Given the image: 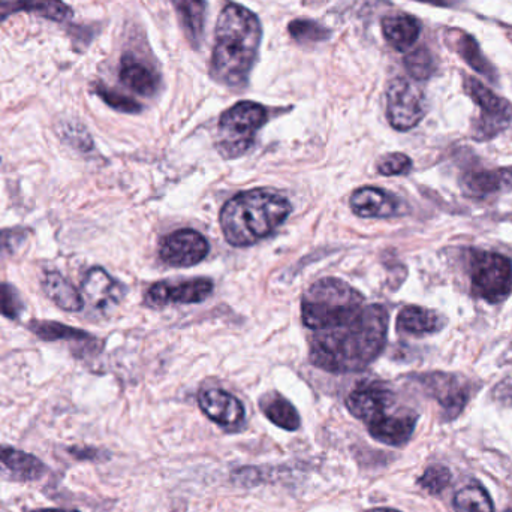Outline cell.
<instances>
[{"label": "cell", "mask_w": 512, "mask_h": 512, "mask_svg": "<svg viewBox=\"0 0 512 512\" xmlns=\"http://www.w3.org/2000/svg\"><path fill=\"white\" fill-rule=\"evenodd\" d=\"M388 319L387 309L381 304L364 306L346 324L310 337V361L325 372H361L384 351Z\"/></svg>", "instance_id": "cell-1"}, {"label": "cell", "mask_w": 512, "mask_h": 512, "mask_svg": "<svg viewBox=\"0 0 512 512\" xmlns=\"http://www.w3.org/2000/svg\"><path fill=\"white\" fill-rule=\"evenodd\" d=\"M262 27L251 9L230 2L224 6L216 26L210 74L231 89L246 86L261 44Z\"/></svg>", "instance_id": "cell-2"}, {"label": "cell", "mask_w": 512, "mask_h": 512, "mask_svg": "<svg viewBox=\"0 0 512 512\" xmlns=\"http://www.w3.org/2000/svg\"><path fill=\"white\" fill-rule=\"evenodd\" d=\"M291 210V203L282 195L254 189L227 201L219 222L231 246L246 248L267 239L291 215Z\"/></svg>", "instance_id": "cell-3"}, {"label": "cell", "mask_w": 512, "mask_h": 512, "mask_svg": "<svg viewBox=\"0 0 512 512\" xmlns=\"http://www.w3.org/2000/svg\"><path fill=\"white\" fill-rule=\"evenodd\" d=\"M346 406L382 444L402 447L414 435L418 415L400 406L396 394L384 382H360L349 393Z\"/></svg>", "instance_id": "cell-4"}, {"label": "cell", "mask_w": 512, "mask_h": 512, "mask_svg": "<svg viewBox=\"0 0 512 512\" xmlns=\"http://www.w3.org/2000/svg\"><path fill=\"white\" fill-rule=\"evenodd\" d=\"M364 307V297L334 277L313 283L301 300V319L310 330L322 331L351 321Z\"/></svg>", "instance_id": "cell-5"}, {"label": "cell", "mask_w": 512, "mask_h": 512, "mask_svg": "<svg viewBox=\"0 0 512 512\" xmlns=\"http://www.w3.org/2000/svg\"><path fill=\"white\" fill-rule=\"evenodd\" d=\"M268 111L264 105L243 101L228 108L218 128V149L225 159L245 155L254 146L256 132L267 123Z\"/></svg>", "instance_id": "cell-6"}, {"label": "cell", "mask_w": 512, "mask_h": 512, "mask_svg": "<svg viewBox=\"0 0 512 512\" xmlns=\"http://www.w3.org/2000/svg\"><path fill=\"white\" fill-rule=\"evenodd\" d=\"M472 291L487 303L498 304L512 291V262L495 252L474 251L471 256Z\"/></svg>", "instance_id": "cell-7"}, {"label": "cell", "mask_w": 512, "mask_h": 512, "mask_svg": "<svg viewBox=\"0 0 512 512\" xmlns=\"http://www.w3.org/2000/svg\"><path fill=\"white\" fill-rule=\"evenodd\" d=\"M463 87L469 98L480 107L481 114L474 125V135L477 141L492 140L510 126L512 122V104L501 98L495 92L484 86L474 77L463 78Z\"/></svg>", "instance_id": "cell-8"}, {"label": "cell", "mask_w": 512, "mask_h": 512, "mask_svg": "<svg viewBox=\"0 0 512 512\" xmlns=\"http://www.w3.org/2000/svg\"><path fill=\"white\" fill-rule=\"evenodd\" d=\"M426 116V98L417 84L406 78L391 81L387 90V117L396 131L406 132L420 125Z\"/></svg>", "instance_id": "cell-9"}, {"label": "cell", "mask_w": 512, "mask_h": 512, "mask_svg": "<svg viewBox=\"0 0 512 512\" xmlns=\"http://www.w3.org/2000/svg\"><path fill=\"white\" fill-rule=\"evenodd\" d=\"M417 381L441 405L448 420H454L462 414L474 391L468 379L453 373H426L418 376Z\"/></svg>", "instance_id": "cell-10"}, {"label": "cell", "mask_w": 512, "mask_h": 512, "mask_svg": "<svg viewBox=\"0 0 512 512\" xmlns=\"http://www.w3.org/2000/svg\"><path fill=\"white\" fill-rule=\"evenodd\" d=\"M209 251V242L203 234L195 230H179L162 239L159 256L170 267H192L200 264Z\"/></svg>", "instance_id": "cell-11"}, {"label": "cell", "mask_w": 512, "mask_h": 512, "mask_svg": "<svg viewBox=\"0 0 512 512\" xmlns=\"http://www.w3.org/2000/svg\"><path fill=\"white\" fill-rule=\"evenodd\" d=\"M213 282L206 277L182 280V282H158L150 286L146 304L150 307H165L170 304H195L209 298Z\"/></svg>", "instance_id": "cell-12"}, {"label": "cell", "mask_w": 512, "mask_h": 512, "mask_svg": "<svg viewBox=\"0 0 512 512\" xmlns=\"http://www.w3.org/2000/svg\"><path fill=\"white\" fill-rule=\"evenodd\" d=\"M201 411L225 429H237L245 421V408L233 394L219 388H207L198 396Z\"/></svg>", "instance_id": "cell-13"}, {"label": "cell", "mask_w": 512, "mask_h": 512, "mask_svg": "<svg viewBox=\"0 0 512 512\" xmlns=\"http://www.w3.org/2000/svg\"><path fill=\"white\" fill-rule=\"evenodd\" d=\"M351 207L358 218L387 219L399 213V201L394 195L372 186L357 189L352 194Z\"/></svg>", "instance_id": "cell-14"}, {"label": "cell", "mask_w": 512, "mask_h": 512, "mask_svg": "<svg viewBox=\"0 0 512 512\" xmlns=\"http://www.w3.org/2000/svg\"><path fill=\"white\" fill-rule=\"evenodd\" d=\"M81 288L86 300L95 309L101 310L120 303L125 294L123 286L101 267H93L87 271Z\"/></svg>", "instance_id": "cell-15"}, {"label": "cell", "mask_w": 512, "mask_h": 512, "mask_svg": "<svg viewBox=\"0 0 512 512\" xmlns=\"http://www.w3.org/2000/svg\"><path fill=\"white\" fill-rule=\"evenodd\" d=\"M45 466L38 457L11 447H0V475L12 481H35L44 475Z\"/></svg>", "instance_id": "cell-16"}, {"label": "cell", "mask_w": 512, "mask_h": 512, "mask_svg": "<svg viewBox=\"0 0 512 512\" xmlns=\"http://www.w3.org/2000/svg\"><path fill=\"white\" fill-rule=\"evenodd\" d=\"M447 42L474 71L486 77L487 80L498 83V72H496L495 66L484 56L474 36L462 32V30L448 29Z\"/></svg>", "instance_id": "cell-17"}, {"label": "cell", "mask_w": 512, "mask_h": 512, "mask_svg": "<svg viewBox=\"0 0 512 512\" xmlns=\"http://www.w3.org/2000/svg\"><path fill=\"white\" fill-rule=\"evenodd\" d=\"M120 81L132 92L141 96H153L159 90L161 78L158 72L153 71L149 65L138 60L132 54L123 56L120 65Z\"/></svg>", "instance_id": "cell-18"}, {"label": "cell", "mask_w": 512, "mask_h": 512, "mask_svg": "<svg viewBox=\"0 0 512 512\" xmlns=\"http://www.w3.org/2000/svg\"><path fill=\"white\" fill-rule=\"evenodd\" d=\"M447 321L435 310L420 306H406L397 316V330L411 336L435 334L445 327Z\"/></svg>", "instance_id": "cell-19"}, {"label": "cell", "mask_w": 512, "mask_h": 512, "mask_svg": "<svg viewBox=\"0 0 512 512\" xmlns=\"http://www.w3.org/2000/svg\"><path fill=\"white\" fill-rule=\"evenodd\" d=\"M18 12H32L54 21L66 20L72 15L62 0H0V21Z\"/></svg>", "instance_id": "cell-20"}, {"label": "cell", "mask_w": 512, "mask_h": 512, "mask_svg": "<svg viewBox=\"0 0 512 512\" xmlns=\"http://www.w3.org/2000/svg\"><path fill=\"white\" fill-rule=\"evenodd\" d=\"M382 33L391 47L406 51L420 38L421 24L412 15H388L382 20Z\"/></svg>", "instance_id": "cell-21"}, {"label": "cell", "mask_w": 512, "mask_h": 512, "mask_svg": "<svg viewBox=\"0 0 512 512\" xmlns=\"http://www.w3.org/2000/svg\"><path fill=\"white\" fill-rule=\"evenodd\" d=\"M171 3L176 8L186 38L195 48H200L206 29V0H171Z\"/></svg>", "instance_id": "cell-22"}, {"label": "cell", "mask_w": 512, "mask_h": 512, "mask_svg": "<svg viewBox=\"0 0 512 512\" xmlns=\"http://www.w3.org/2000/svg\"><path fill=\"white\" fill-rule=\"evenodd\" d=\"M259 408L274 426L288 430V432L300 429L301 420L297 409L282 394L276 393V391L264 394L259 400Z\"/></svg>", "instance_id": "cell-23"}, {"label": "cell", "mask_w": 512, "mask_h": 512, "mask_svg": "<svg viewBox=\"0 0 512 512\" xmlns=\"http://www.w3.org/2000/svg\"><path fill=\"white\" fill-rule=\"evenodd\" d=\"M42 288L47 297L60 309L66 310V312H78L83 309L84 300L80 292L57 271L45 273L44 279H42Z\"/></svg>", "instance_id": "cell-24"}, {"label": "cell", "mask_w": 512, "mask_h": 512, "mask_svg": "<svg viewBox=\"0 0 512 512\" xmlns=\"http://www.w3.org/2000/svg\"><path fill=\"white\" fill-rule=\"evenodd\" d=\"M29 328L36 336L41 337L42 340H48V342L66 340V342L87 343V345H95L96 343V339H93L86 331L59 324V322L32 321Z\"/></svg>", "instance_id": "cell-25"}, {"label": "cell", "mask_w": 512, "mask_h": 512, "mask_svg": "<svg viewBox=\"0 0 512 512\" xmlns=\"http://www.w3.org/2000/svg\"><path fill=\"white\" fill-rule=\"evenodd\" d=\"M453 507L456 512H495L492 498L478 483L469 484L459 490L454 496Z\"/></svg>", "instance_id": "cell-26"}, {"label": "cell", "mask_w": 512, "mask_h": 512, "mask_svg": "<svg viewBox=\"0 0 512 512\" xmlns=\"http://www.w3.org/2000/svg\"><path fill=\"white\" fill-rule=\"evenodd\" d=\"M462 185L466 194L472 195V197H490V195L501 192L496 170L468 171L463 176Z\"/></svg>", "instance_id": "cell-27"}, {"label": "cell", "mask_w": 512, "mask_h": 512, "mask_svg": "<svg viewBox=\"0 0 512 512\" xmlns=\"http://www.w3.org/2000/svg\"><path fill=\"white\" fill-rule=\"evenodd\" d=\"M405 66L414 80L426 81L435 74L436 60L427 48H417L405 57Z\"/></svg>", "instance_id": "cell-28"}, {"label": "cell", "mask_w": 512, "mask_h": 512, "mask_svg": "<svg viewBox=\"0 0 512 512\" xmlns=\"http://www.w3.org/2000/svg\"><path fill=\"white\" fill-rule=\"evenodd\" d=\"M289 33L300 44H315L325 41L330 36V30L313 20H294L288 27Z\"/></svg>", "instance_id": "cell-29"}, {"label": "cell", "mask_w": 512, "mask_h": 512, "mask_svg": "<svg viewBox=\"0 0 512 512\" xmlns=\"http://www.w3.org/2000/svg\"><path fill=\"white\" fill-rule=\"evenodd\" d=\"M451 483V472L450 469L445 466H430L420 480H418V486L421 489L426 490L430 495H441Z\"/></svg>", "instance_id": "cell-30"}, {"label": "cell", "mask_w": 512, "mask_h": 512, "mask_svg": "<svg viewBox=\"0 0 512 512\" xmlns=\"http://www.w3.org/2000/svg\"><path fill=\"white\" fill-rule=\"evenodd\" d=\"M95 92L105 104L110 105L114 110L128 114L140 113L141 111V105L137 101L116 92V90L110 89V87L104 86V84H96Z\"/></svg>", "instance_id": "cell-31"}, {"label": "cell", "mask_w": 512, "mask_h": 512, "mask_svg": "<svg viewBox=\"0 0 512 512\" xmlns=\"http://www.w3.org/2000/svg\"><path fill=\"white\" fill-rule=\"evenodd\" d=\"M376 168L382 176H406L412 170V161L403 153H390L379 159Z\"/></svg>", "instance_id": "cell-32"}, {"label": "cell", "mask_w": 512, "mask_h": 512, "mask_svg": "<svg viewBox=\"0 0 512 512\" xmlns=\"http://www.w3.org/2000/svg\"><path fill=\"white\" fill-rule=\"evenodd\" d=\"M23 309V301L17 289L9 283H0V313L5 318L17 319Z\"/></svg>", "instance_id": "cell-33"}, {"label": "cell", "mask_w": 512, "mask_h": 512, "mask_svg": "<svg viewBox=\"0 0 512 512\" xmlns=\"http://www.w3.org/2000/svg\"><path fill=\"white\" fill-rule=\"evenodd\" d=\"M27 233L23 230L0 231V261L8 258L23 245Z\"/></svg>", "instance_id": "cell-34"}, {"label": "cell", "mask_w": 512, "mask_h": 512, "mask_svg": "<svg viewBox=\"0 0 512 512\" xmlns=\"http://www.w3.org/2000/svg\"><path fill=\"white\" fill-rule=\"evenodd\" d=\"M493 397L502 405L512 406V378L505 379L504 382L496 385Z\"/></svg>", "instance_id": "cell-35"}, {"label": "cell", "mask_w": 512, "mask_h": 512, "mask_svg": "<svg viewBox=\"0 0 512 512\" xmlns=\"http://www.w3.org/2000/svg\"><path fill=\"white\" fill-rule=\"evenodd\" d=\"M496 171H498L499 189L501 191H512V167Z\"/></svg>", "instance_id": "cell-36"}, {"label": "cell", "mask_w": 512, "mask_h": 512, "mask_svg": "<svg viewBox=\"0 0 512 512\" xmlns=\"http://www.w3.org/2000/svg\"><path fill=\"white\" fill-rule=\"evenodd\" d=\"M418 2L430 3V5L441 6V8H459L463 0H418Z\"/></svg>", "instance_id": "cell-37"}, {"label": "cell", "mask_w": 512, "mask_h": 512, "mask_svg": "<svg viewBox=\"0 0 512 512\" xmlns=\"http://www.w3.org/2000/svg\"><path fill=\"white\" fill-rule=\"evenodd\" d=\"M367 512H400V511L391 510V508H375V510H370Z\"/></svg>", "instance_id": "cell-38"}, {"label": "cell", "mask_w": 512, "mask_h": 512, "mask_svg": "<svg viewBox=\"0 0 512 512\" xmlns=\"http://www.w3.org/2000/svg\"><path fill=\"white\" fill-rule=\"evenodd\" d=\"M33 512H77V511H69V510H38Z\"/></svg>", "instance_id": "cell-39"}, {"label": "cell", "mask_w": 512, "mask_h": 512, "mask_svg": "<svg viewBox=\"0 0 512 512\" xmlns=\"http://www.w3.org/2000/svg\"><path fill=\"white\" fill-rule=\"evenodd\" d=\"M505 512H512V510H508V511H505Z\"/></svg>", "instance_id": "cell-40"}]
</instances>
